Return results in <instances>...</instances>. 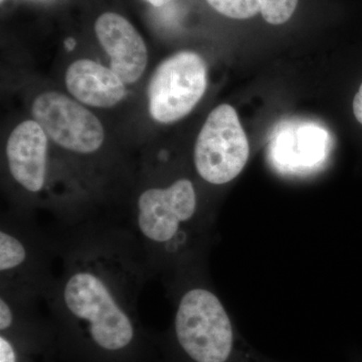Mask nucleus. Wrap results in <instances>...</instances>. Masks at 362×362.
I'll return each mask as SVG.
<instances>
[{"mask_svg":"<svg viewBox=\"0 0 362 362\" xmlns=\"http://www.w3.org/2000/svg\"><path fill=\"white\" fill-rule=\"evenodd\" d=\"M66 256L52 306L103 351H122L135 338L138 268L106 238L87 240Z\"/></svg>","mask_w":362,"mask_h":362,"instance_id":"nucleus-1","label":"nucleus"},{"mask_svg":"<svg viewBox=\"0 0 362 362\" xmlns=\"http://www.w3.org/2000/svg\"><path fill=\"white\" fill-rule=\"evenodd\" d=\"M175 337L189 362H235L238 356L230 317L220 299L202 288L188 290L180 298Z\"/></svg>","mask_w":362,"mask_h":362,"instance_id":"nucleus-2","label":"nucleus"},{"mask_svg":"<svg viewBox=\"0 0 362 362\" xmlns=\"http://www.w3.org/2000/svg\"><path fill=\"white\" fill-rule=\"evenodd\" d=\"M249 141L237 112L216 107L202 126L194 148L199 175L211 185H225L242 173L249 159Z\"/></svg>","mask_w":362,"mask_h":362,"instance_id":"nucleus-3","label":"nucleus"},{"mask_svg":"<svg viewBox=\"0 0 362 362\" xmlns=\"http://www.w3.org/2000/svg\"><path fill=\"white\" fill-rule=\"evenodd\" d=\"M206 86V64L199 54L182 51L169 57L150 80V115L163 124L185 118L201 101Z\"/></svg>","mask_w":362,"mask_h":362,"instance_id":"nucleus-4","label":"nucleus"},{"mask_svg":"<svg viewBox=\"0 0 362 362\" xmlns=\"http://www.w3.org/2000/svg\"><path fill=\"white\" fill-rule=\"evenodd\" d=\"M197 211V194L192 181L178 180L168 187H151L140 194L136 230L154 254L168 250L181 226L192 220Z\"/></svg>","mask_w":362,"mask_h":362,"instance_id":"nucleus-5","label":"nucleus"},{"mask_svg":"<svg viewBox=\"0 0 362 362\" xmlns=\"http://www.w3.org/2000/svg\"><path fill=\"white\" fill-rule=\"evenodd\" d=\"M33 116L45 134L66 150L90 154L103 144L104 129L99 119L61 93L40 95L33 102Z\"/></svg>","mask_w":362,"mask_h":362,"instance_id":"nucleus-6","label":"nucleus"},{"mask_svg":"<svg viewBox=\"0 0 362 362\" xmlns=\"http://www.w3.org/2000/svg\"><path fill=\"white\" fill-rule=\"evenodd\" d=\"M100 44L111 58V70L125 84L137 82L146 69L148 52L141 35L118 13H106L95 23Z\"/></svg>","mask_w":362,"mask_h":362,"instance_id":"nucleus-7","label":"nucleus"},{"mask_svg":"<svg viewBox=\"0 0 362 362\" xmlns=\"http://www.w3.org/2000/svg\"><path fill=\"white\" fill-rule=\"evenodd\" d=\"M47 136L39 123L26 120L13 131L7 141L11 177L30 194L42 192L47 181Z\"/></svg>","mask_w":362,"mask_h":362,"instance_id":"nucleus-8","label":"nucleus"},{"mask_svg":"<svg viewBox=\"0 0 362 362\" xmlns=\"http://www.w3.org/2000/svg\"><path fill=\"white\" fill-rule=\"evenodd\" d=\"M37 243L23 228L2 225L0 230L1 292L28 299L35 291V274L39 263Z\"/></svg>","mask_w":362,"mask_h":362,"instance_id":"nucleus-9","label":"nucleus"},{"mask_svg":"<svg viewBox=\"0 0 362 362\" xmlns=\"http://www.w3.org/2000/svg\"><path fill=\"white\" fill-rule=\"evenodd\" d=\"M69 92L83 104L111 108L126 96L125 83L111 69L90 59H78L66 74Z\"/></svg>","mask_w":362,"mask_h":362,"instance_id":"nucleus-10","label":"nucleus"},{"mask_svg":"<svg viewBox=\"0 0 362 362\" xmlns=\"http://www.w3.org/2000/svg\"><path fill=\"white\" fill-rule=\"evenodd\" d=\"M272 143L270 156L284 171H303L316 168L327 156L328 135L311 125L289 127Z\"/></svg>","mask_w":362,"mask_h":362,"instance_id":"nucleus-11","label":"nucleus"},{"mask_svg":"<svg viewBox=\"0 0 362 362\" xmlns=\"http://www.w3.org/2000/svg\"><path fill=\"white\" fill-rule=\"evenodd\" d=\"M218 13L235 20L261 13L271 25H283L296 11L298 0H206Z\"/></svg>","mask_w":362,"mask_h":362,"instance_id":"nucleus-12","label":"nucleus"},{"mask_svg":"<svg viewBox=\"0 0 362 362\" xmlns=\"http://www.w3.org/2000/svg\"><path fill=\"white\" fill-rule=\"evenodd\" d=\"M0 362H18L13 342L4 334L0 337Z\"/></svg>","mask_w":362,"mask_h":362,"instance_id":"nucleus-13","label":"nucleus"},{"mask_svg":"<svg viewBox=\"0 0 362 362\" xmlns=\"http://www.w3.org/2000/svg\"><path fill=\"white\" fill-rule=\"evenodd\" d=\"M354 113L356 120L362 124V84L354 99Z\"/></svg>","mask_w":362,"mask_h":362,"instance_id":"nucleus-14","label":"nucleus"},{"mask_svg":"<svg viewBox=\"0 0 362 362\" xmlns=\"http://www.w3.org/2000/svg\"><path fill=\"white\" fill-rule=\"evenodd\" d=\"M145 1L148 2L151 6L160 7L165 6V4H168L171 0H145Z\"/></svg>","mask_w":362,"mask_h":362,"instance_id":"nucleus-15","label":"nucleus"},{"mask_svg":"<svg viewBox=\"0 0 362 362\" xmlns=\"http://www.w3.org/2000/svg\"><path fill=\"white\" fill-rule=\"evenodd\" d=\"M65 45L66 47V49L68 51H73L74 47H75L76 42L74 39H66L65 42Z\"/></svg>","mask_w":362,"mask_h":362,"instance_id":"nucleus-16","label":"nucleus"}]
</instances>
